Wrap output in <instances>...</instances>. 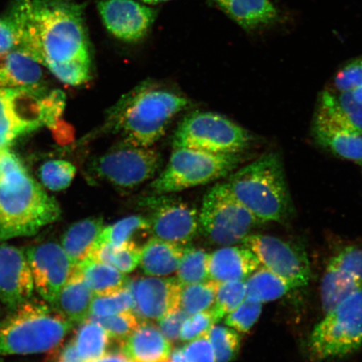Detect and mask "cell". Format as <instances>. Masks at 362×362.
<instances>
[{
  "label": "cell",
  "instance_id": "cell-1",
  "mask_svg": "<svg viewBox=\"0 0 362 362\" xmlns=\"http://www.w3.org/2000/svg\"><path fill=\"white\" fill-rule=\"evenodd\" d=\"M10 12L17 27V51L47 67L62 83L90 78L92 53L84 6L74 0H16Z\"/></svg>",
  "mask_w": 362,
  "mask_h": 362
},
{
  "label": "cell",
  "instance_id": "cell-2",
  "mask_svg": "<svg viewBox=\"0 0 362 362\" xmlns=\"http://www.w3.org/2000/svg\"><path fill=\"white\" fill-rule=\"evenodd\" d=\"M188 104V99L182 95L144 81L112 108L106 128L119 134L123 141L136 146L152 147Z\"/></svg>",
  "mask_w": 362,
  "mask_h": 362
},
{
  "label": "cell",
  "instance_id": "cell-3",
  "mask_svg": "<svg viewBox=\"0 0 362 362\" xmlns=\"http://www.w3.org/2000/svg\"><path fill=\"white\" fill-rule=\"evenodd\" d=\"M61 215L57 199L26 168L0 180V242L35 236Z\"/></svg>",
  "mask_w": 362,
  "mask_h": 362
},
{
  "label": "cell",
  "instance_id": "cell-4",
  "mask_svg": "<svg viewBox=\"0 0 362 362\" xmlns=\"http://www.w3.org/2000/svg\"><path fill=\"white\" fill-rule=\"evenodd\" d=\"M230 175L226 184L230 192L260 223H284L291 215V193L279 153H267Z\"/></svg>",
  "mask_w": 362,
  "mask_h": 362
},
{
  "label": "cell",
  "instance_id": "cell-5",
  "mask_svg": "<svg viewBox=\"0 0 362 362\" xmlns=\"http://www.w3.org/2000/svg\"><path fill=\"white\" fill-rule=\"evenodd\" d=\"M74 328L45 300L31 298L0 320V356L47 352Z\"/></svg>",
  "mask_w": 362,
  "mask_h": 362
},
{
  "label": "cell",
  "instance_id": "cell-6",
  "mask_svg": "<svg viewBox=\"0 0 362 362\" xmlns=\"http://www.w3.org/2000/svg\"><path fill=\"white\" fill-rule=\"evenodd\" d=\"M241 155L175 148L165 170L149 187L153 194H174L211 183L232 174L242 162Z\"/></svg>",
  "mask_w": 362,
  "mask_h": 362
},
{
  "label": "cell",
  "instance_id": "cell-7",
  "mask_svg": "<svg viewBox=\"0 0 362 362\" xmlns=\"http://www.w3.org/2000/svg\"><path fill=\"white\" fill-rule=\"evenodd\" d=\"M362 347V287L315 325L308 342L311 359L342 358Z\"/></svg>",
  "mask_w": 362,
  "mask_h": 362
},
{
  "label": "cell",
  "instance_id": "cell-8",
  "mask_svg": "<svg viewBox=\"0 0 362 362\" xmlns=\"http://www.w3.org/2000/svg\"><path fill=\"white\" fill-rule=\"evenodd\" d=\"M252 142V135L228 117L212 112H194L176 129L173 148L236 155L245 151Z\"/></svg>",
  "mask_w": 362,
  "mask_h": 362
},
{
  "label": "cell",
  "instance_id": "cell-9",
  "mask_svg": "<svg viewBox=\"0 0 362 362\" xmlns=\"http://www.w3.org/2000/svg\"><path fill=\"white\" fill-rule=\"evenodd\" d=\"M199 223L207 240L226 247L242 243L260 221L235 198L226 183H219L204 197Z\"/></svg>",
  "mask_w": 362,
  "mask_h": 362
},
{
  "label": "cell",
  "instance_id": "cell-10",
  "mask_svg": "<svg viewBox=\"0 0 362 362\" xmlns=\"http://www.w3.org/2000/svg\"><path fill=\"white\" fill-rule=\"evenodd\" d=\"M162 158L151 147L134 146L122 140L90 165L95 178L121 191H132L155 177Z\"/></svg>",
  "mask_w": 362,
  "mask_h": 362
},
{
  "label": "cell",
  "instance_id": "cell-11",
  "mask_svg": "<svg viewBox=\"0 0 362 362\" xmlns=\"http://www.w3.org/2000/svg\"><path fill=\"white\" fill-rule=\"evenodd\" d=\"M140 206L148 212L153 238L187 245L200 233L197 208L171 194H153L142 199Z\"/></svg>",
  "mask_w": 362,
  "mask_h": 362
},
{
  "label": "cell",
  "instance_id": "cell-12",
  "mask_svg": "<svg viewBox=\"0 0 362 362\" xmlns=\"http://www.w3.org/2000/svg\"><path fill=\"white\" fill-rule=\"evenodd\" d=\"M47 90L0 88V148L45 126L43 98Z\"/></svg>",
  "mask_w": 362,
  "mask_h": 362
},
{
  "label": "cell",
  "instance_id": "cell-13",
  "mask_svg": "<svg viewBox=\"0 0 362 362\" xmlns=\"http://www.w3.org/2000/svg\"><path fill=\"white\" fill-rule=\"evenodd\" d=\"M242 245L255 253L260 264L272 273L287 280L297 288L311 279V269L305 249L269 235L249 234Z\"/></svg>",
  "mask_w": 362,
  "mask_h": 362
},
{
  "label": "cell",
  "instance_id": "cell-14",
  "mask_svg": "<svg viewBox=\"0 0 362 362\" xmlns=\"http://www.w3.org/2000/svg\"><path fill=\"white\" fill-rule=\"evenodd\" d=\"M25 252L35 291L43 300L52 305L75 267L61 244L56 242L36 244L27 248Z\"/></svg>",
  "mask_w": 362,
  "mask_h": 362
},
{
  "label": "cell",
  "instance_id": "cell-15",
  "mask_svg": "<svg viewBox=\"0 0 362 362\" xmlns=\"http://www.w3.org/2000/svg\"><path fill=\"white\" fill-rule=\"evenodd\" d=\"M97 8L108 33L126 43L146 38L157 17L155 8L139 0H99Z\"/></svg>",
  "mask_w": 362,
  "mask_h": 362
},
{
  "label": "cell",
  "instance_id": "cell-16",
  "mask_svg": "<svg viewBox=\"0 0 362 362\" xmlns=\"http://www.w3.org/2000/svg\"><path fill=\"white\" fill-rule=\"evenodd\" d=\"M132 311L140 320L160 321L180 308L181 284L176 278L138 277L129 279Z\"/></svg>",
  "mask_w": 362,
  "mask_h": 362
},
{
  "label": "cell",
  "instance_id": "cell-17",
  "mask_svg": "<svg viewBox=\"0 0 362 362\" xmlns=\"http://www.w3.org/2000/svg\"><path fill=\"white\" fill-rule=\"evenodd\" d=\"M34 289L25 251L0 243V300L11 311L30 300Z\"/></svg>",
  "mask_w": 362,
  "mask_h": 362
},
{
  "label": "cell",
  "instance_id": "cell-18",
  "mask_svg": "<svg viewBox=\"0 0 362 362\" xmlns=\"http://www.w3.org/2000/svg\"><path fill=\"white\" fill-rule=\"evenodd\" d=\"M312 132L316 142L344 160L362 163V134L318 108Z\"/></svg>",
  "mask_w": 362,
  "mask_h": 362
},
{
  "label": "cell",
  "instance_id": "cell-19",
  "mask_svg": "<svg viewBox=\"0 0 362 362\" xmlns=\"http://www.w3.org/2000/svg\"><path fill=\"white\" fill-rule=\"evenodd\" d=\"M260 262L245 246H226L209 255L208 280L216 283L246 281L259 269Z\"/></svg>",
  "mask_w": 362,
  "mask_h": 362
},
{
  "label": "cell",
  "instance_id": "cell-20",
  "mask_svg": "<svg viewBox=\"0 0 362 362\" xmlns=\"http://www.w3.org/2000/svg\"><path fill=\"white\" fill-rule=\"evenodd\" d=\"M121 346V352L130 362L165 361L172 351L171 343L149 321H142Z\"/></svg>",
  "mask_w": 362,
  "mask_h": 362
},
{
  "label": "cell",
  "instance_id": "cell-21",
  "mask_svg": "<svg viewBox=\"0 0 362 362\" xmlns=\"http://www.w3.org/2000/svg\"><path fill=\"white\" fill-rule=\"evenodd\" d=\"M230 19L247 33L275 24L279 12L271 0H214Z\"/></svg>",
  "mask_w": 362,
  "mask_h": 362
},
{
  "label": "cell",
  "instance_id": "cell-22",
  "mask_svg": "<svg viewBox=\"0 0 362 362\" xmlns=\"http://www.w3.org/2000/svg\"><path fill=\"white\" fill-rule=\"evenodd\" d=\"M42 66L20 51L0 57V88L45 90Z\"/></svg>",
  "mask_w": 362,
  "mask_h": 362
},
{
  "label": "cell",
  "instance_id": "cell-23",
  "mask_svg": "<svg viewBox=\"0 0 362 362\" xmlns=\"http://www.w3.org/2000/svg\"><path fill=\"white\" fill-rule=\"evenodd\" d=\"M93 297L94 293L75 267L70 278L51 305L72 324H81L90 316Z\"/></svg>",
  "mask_w": 362,
  "mask_h": 362
},
{
  "label": "cell",
  "instance_id": "cell-24",
  "mask_svg": "<svg viewBox=\"0 0 362 362\" xmlns=\"http://www.w3.org/2000/svg\"><path fill=\"white\" fill-rule=\"evenodd\" d=\"M185 246L153 237L142 247L140 267L153 277L172 274L178 269Z\"/></svg>",
  "mask_w": 362,
  "mask_h": 362
},
{
  "label": "cell",
  "instance_id": "cell-25",
  "mask_svg": "<svg viewBox=\"0 0 362 362\" xmlns=\"http://www.w3.org/2000/svg\"><path fill=\"white\" fill-rule=\"evenodd\" d=\"M104 228L103 217H88L68 228L62 238V247L74 267L87 259Z\"/></svg>",
  "mask_w": 362,
  "mask_h": 362
},
{
  "label": "cell",
  "instance_id": "cell-26",
  "mask_svg": "<svg viewBox=\"0 0 362 362\" xmlns=\"http://www.w3.org/2000/svg\"><path fill=\"white\" fill-rule=\"evenodd\" d=\"M76 268L94 294L115 292L129 283V279L124 274L93 257H87Z\"/></svg>",
  "mask_w": 362,
  "mask_h": 362
},
{
  "label": "cell",
  "instance_id": "cell-27",
  "mask_svg": "<svg viewBox=\"0 0 362 362\" xmlns=\"http://www.w3.org/2000/svg\"><path fill=\"white\" fill-rule=\"evenodd\" d=\"M362 287L351 275L328 264L321 281V304L325 314L333 310Z\"/></svg>",
  "mask_w": 362,
  "mask_h": 362
},
{
  "label": "cell",
  "instance_id": "cell-28",
  "mask_svg": "<svg viewBox=\"0 0 362 362\" xmlns=\"http://www.w3.org/2000/svg\"><path fill=\"white\" fill-rule=\"evenodd\" d=\"M319 107L362 134V103L351 92H325Z\"/></svg>",
  "mask_w": 362,
  "mask_h": 362
},
{
  "label": "cell",
  "instance_id": "cell-29",
  "mask_svg": "<svg viewBox=\"0 0 362 362\" xmlns=\"http://www.w3.org/2000/svg\"><path fill=\"white\" fill-rule=\"evenodd\" d=\"M246 297L261 303L279 300L294 288L291 283L260 267L245 281Z\"/></svg>",
  "mask_w": 362,
  "mask_h": 362
},
{
  "label": "cell",
  "instance_id": "cell-30",
  "mask_svg": "<svg viewBox=\"0 0 362 362\" xmlns=\"http://www.w3.org/2000/svg\"><path fill=\"white\" fill-rule=\"evenodd\" d=\"M74 341L81 358L93 362L105 354L110 337L100 325L89 318L81 324Z\"/></svg>",
  "mask_w": 362,
  "mask_h": 362
},
{
  "label": "cell",
  "instance_id": "cell-31",
  "mask_svg": "<svg viewBox=\"0 0 362 362\" xmlns=\"http://www.w3.org/2000/svg\"><path fill=\"white\" fill-rule=\"evenodd\" d=\"M146 232L149 233V223L146 216L125 217L115 224L104 226L92 252L103 245L119 246L132 242L138 234Z\"/></svg>",
  "mask_w": 362,
  "mask_h": 362
},
{
  "label": "cell",
  "instance_id": "cell-32",
  "mask_svg": "<svg viewBox=\"0 0 362 362\" xmlns=\"http://www.w3.org/2000/svg\"><path fill=\"white\" fill-rule=\"evenodd\" d=\"M142 247L135 242H128L119 246L103 245L92 252L93 257L107 264H110L124 274H129L137 268L141 257Z\"/></svg>",
  "mask_w": 362,
  "mask_h": 362
},
{
  "label": "cell",
  "instance_id": "cell-33",
  "mask_svg": "<svg viewBox=\"0 0 362 362\" xmlns=\"http://www.w3.org/2000/svg\"><path fill=\"white\" fill-rule=\"evenodd\" d=\"M218 283L206 282L181 285L180 308L189 315L211 309L215 304Z\"/></svg>",
  "mask_w": 362,
  "mask_h": 362
},
{
  "label": "cell",
  "instance_id": "cell-34",
  "mask_svg": "<svg viewBox=\"0 0 362 362\" xmlns=\"http://www.w3.org/2000/svg\"><path fill=\"white\" fill-rule=\"evenodd\" d=\"M207 253L202 248L185 246L177 271V280L181 285L206 282L208 280Z\"/></svg>",
  "mask_w": 362,
  "mask_h": 362
},
{
  "label": "cell",
  "instance_id": "cell-35",
  "mask_svg": "<svg viewBox=\"0 0 362 362\" xmlns=\"http://www.w3.org/2000/svg\"><path fill=\"white\" fill-rule=\"evenodd\" d=\"M216 362H230L238 355L241 336L236 329L223 325H214L207 333Z\"/></svg>",
  "mask_w": 362,
  "mask_h": 362
},
{
  "label": "cell",
  "instance_id": "cell-36",
  "mask_svg": "<svg viewBox=\"0 0 362 362\" xmlns=\"http://www.w3.org/2000/svg\"><path fill=\"white\" fill-rule=\"evenodd\" d=\"M76 173V167L70 162L63 160H49L40 167V182L49 192H62L70 187Z\"/></svg>",
  "mask_w": 362,
  "mask_h": 362
},
{
  "label": "cell",
  "instance_id": "cell-37",
  "mask_svg": "<svg viewBox=\"0 0 362 362\" xmlns=\"http://www.w3.org/2000/svg\"><path fill=\"white\" fill-rule=\"evenodd\" d=\"M134 298L130 289L126 287L119 291L94 294L90 316L103 317L122 313V312L132 310Z\"/></svg>",
  "mask_w": 362,
  "mask_h": 362
},
{
  "label": "cell",
  "instance_id": "cell-38",
  "mask_svg": "<svg viewBox=\"0 0 362 362\" xmlns=\"http://www.w3.org/2000/svg\"><path fill=\"white\" fill-rule=\"evenodd\" d=\"M89 318L100 325L110 339L121 344L124 342L141 323L132 310L110 316H90Z\"/></svg>",
  "mask_w": 362,
  "mask_h": 362
},
{
  "label": "cell",
  "instance_id": "cell-39",
  "mask_svg": "<svg viewBox=\"0 0 362 362\" xmlns=\"http://www.w3.org/2000/svg\"><path fill=\"white\" fill-rule=\"evenodd\" d=\"M246 298L245 281L218 283L214 307L211 308L219 320L237 309Z\"/></svg>",
  "mask_w": 362,
  "mask_h": 362
},
{
  "label": "cell",
  "instance_id": "cell-40",
  "mask_svg": "<svg viewBox=\"0 0 362 362\" xmlns=\"http://www.w3.org/2000/svg\"><path fill=\"white\" fill-rule=\"evenodd\" d=\"M262 303L246 297L237 309L226 316L225 324L239 333H247L259 320Z\"/></svg>",
  "mask_w": 362,
  "mask_h": 362
},
{
  "label": "cell",
  "instance_id": "cell-41",
  "mask_svg": "<svg viewBox=\"0 0 362 362\" xmlns=\"http://www.w3.org/2000/svg\"><path fill=\"white\" fill-rule=\"evenodd\" d=\"M219 321L212 309L189 315L181 327L180 339L189 342L205 336Z\"/></svg>",
  "mask_w": 362,
  "mask_h": 362
},
{
  "label": "cell",
  "instance_id": "cell-42",
  "mask_svg": "<svg viewBox=\"0 0 362 362\" xmlns=\"http://www.w3.org/2000/svg\"><path fill=\"white\" fill-rule=\"evenodd\" d=\"M329 265L346 272L362 283V247H344L329 260Z\"/></svg>",
  "mask_w": 362,
  "mask_h": 362
},
{
  "label": "cell",
  "instance_id": "cell-43",
  "mask_svg": "<svg viewBox=\"0 0 362 362\" xmlns=\"http://www.w3.org/2000/svg\"><path fill=\"white\" fill-rule=\"evenodd\" d=\"M334 87L337 92H353L362 88V58L347 63L337 71Z\"/></svg>",
  "mask_w": 362,
  "mask_h": 362
},
{
  "label": "cell",
  "instance_id": "cell-44",
  "mask_svg": "<svg viewBox=\"0 0 362 362\" xmlns=\"http://www.w3.org/2000/svg\"><path fill=\"white\" fill-rule=\"evenodd\" d=\"M19 35L10 12L0 16V57L17 51Z\"/></svg>",
  "mask_w": 362,
  "mask_h": 362
},
{
  "label": "cell",
  "instance_id": "cell-45",
  "mask_svg": "<svg viewBox=\"0 0 362 362\" xmlns=\"http://www.w3.org/2000/svg\"><path fill=\"white\" fill-rule=\"evenodd\" d=\"M188 362H216L207 334L189 341L184 346Z\"/></svg>",
  "mask_w": 362,
  "mask_h": 362
},
{
  "label": "cell",
  "instance_id": "cell-46",
  "mask_svg": "<svg viewBox=\"0 0 362 362\" xmlns=\"http://www.w3.org/2000/svg\"><path fill=\"white\" fill-rule=\"evenodd\" d=\"M188 316V314L178 308L158 321V327H160L163 336L170 343L179 341L181 327Z\"/></svg>",
  "mask_w": 362,
  "mask_h": 362
},
{
  "label": "cell",
  "instance_id": "cell-47",
  "mask_svg": "<svg viewBox=\"0 0 362 362\" xmlns=\"http://www.w3.org/2000/svg\"><path fill=\"white\" fill-rule=\"evenodd\" d=\"M43 362H86L79 354L74 339L47 351Z\"/></svg>",
  "mask_w": 362,
  "mask_h": 362
},
{
  "label": "cell",
  "instance_id": "cell-48",
  "mask_svg": "<svg viewBox=\"0 0 362 362\" xmlns=\"http://www.w3.org/2000/svg\"><path fill=\"white\" fill-rule=\"evenodd\" d=\"M93 362H130L122 352L105 353L100 358Z\"/></svg>",
  "mask_w": 362,
  "mask_h": 362
},
{
  "label": "cell",
  "instance_id": "cell-49",
  "mask_svg": "<svg viewBox=\"0 0 362 362\" xmlns=\"http://www.w3.org/2000/svg\"><path fill=\"white\" fill-rule=\"evenodd\" d=\"M170 362H188L183 347L175 348L171 351L170 356Z\"/></svg>",
  "mask_w": 362,
  "mask_h": 362
},
{
  "label": "cell",
  "instance_id": "cell-50",
  "mask_svg": "<svg viewBox=\"0 0 362 362\" xmlns=\"http://www.w3.org/2000/svg\"><path fill=\"white\" fill-rule=\"evenodd\" d=\"M139 1L148 4V6H153V4L169 1V0H139Z\"/></svg>",
  "mask_w": 362,
  "mask_h": 362
},
{
  "label": "cell",
  "instance_id": "cell-51",
  "mask_svg": "<svg viewBox=\"0 0 362 362\" xmlns=\"http://www.w3.org/2000/svg\"><path fill=\"white\" fill-rule=\"evenodd\" d=\"M351 93H353V95H354V97L356 98V100H358L362 103V88L353 90V92Z\"/></svg>",
  "mask_w": 362,
  "mask_h": 362
},
{
  "label": "cell",
  "instance_id": "cell-52",
  "mask_svg": "<svg viewBox=\"0 0 362 362\" xmlns=\"http://www.w3.org/2000/svg\"><path fill=\"white\" fill-rule=\"evenodd\" d=\"M0 362H2V361H0Z\"/></svg>",
  "mask_w": 362,
  "mask_h": 362
}]
</instances>
